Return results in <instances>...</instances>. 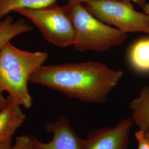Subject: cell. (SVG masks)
I'll return each instance as SVG.
<instances>
[{
    "label": "cell",
    "instance_id": "15",
    "mask_svg": "<svg viewBox=\"0 0 149 149\" xmlns=\"http://www.w3.org/2000/svg\"><path fill=\"white\" fill-rule=\"evenodd\" d=\"M12 144V139L0 141V149H11Z\"/></svg>",
    "mask_w": 149,
    "mask_h": 149
},
{
    "label": "cell",
    "instance_id": "5",
    "mask_svg": "<svg viewBox=\"0 0 149 149\" xmlns=\"http://www.w3.org/2000/svg\"><path fill=\"white\" fill-rule=\"evenodd\" d=\"M85 7L97 19L124 33L144 32L149 34V16L135 10L131 2L97 0L86 2Z\"/></svg>",
    "mask_w": 149,
    "mask_h": 149
},
{
    "label": "cell",
    "instance_id": "19",
    "mask_svg": "<svg viewBox=\"0 0 149 149\" xmlns=\"http://www.w3.org/2000/svg\"><path fill=\"white\" fill-rule=\"evenodd\" d=\"M78 1H79L80 2L82 3V2H90V1H97V0H77ZM123 1H124V0H123Z\"/></svg>",
    "mask_w": 149,
    "mask_h": 149
},
{
    "label": "cell",
    "instance_id": "12",
    "mask_svg": "<svg viewBox=\"0 0 149 149\" xmlns=\"http://www.w3.org/2000/svg\"><path fill=\"white\" fill-rule=\"evenodd\" d=\"M130 62L137 71L149 72V39H143L135 43L129 54Z\"/></svg>",
    "mask_w": 149,
    "mask_h": 149
},
{
    "label": "cell",
    "instance_id": "11",
    "mask_svg": "<svg viewBox=\"0 0 149 149\" xmlns=\"http://www.w3.org/2000/svg\"><path fill=\"white\" fill-rule=\"evenodd\" d=\"M57 0H0V22L12 12L21 9H38L56 4Z\"/></svg>",
    "mask_w": 149,
    "mask_h": 149
},
{
    "label": "cell",
    "instance_id": "16",
    "mask_svg": "<svg viewBox=\"0 0 149 149\" xmlns=\"http://www.w3.org/2000/svg\"><path fill=\"white\" fill-rule=\"evenodd\" d=\"M7 101V97L5 98L3 95V93L0 92V111L5 106Z\"/></svg>",
    "mask_w": 149,
    "mask_h": 149
},
{
    "label": "cell",
    "instance_id": "6",
    "mask_svg": "<svg viewBox=\"0 0 149 149\" xmlns=\"http://www.w3.org/2000/svg\"><path fill=\"white\" fill-rule=\"evenodd\" d=\"M133 122L125 118L113 127L91 131L83 139L84 149H128L129 134Z\"/></svg>",
    "mask_w": 149,
    "mask_h": 149
},
{
    "label": "cell",
    "instance_id": "2",
    "mask_svg": "<svg viewBox=\"0 0 149 149\" xmlns=\"http://www.w3.org/2000/svg\"><path fill=\"white\" fill-rule=\"evenodd\" d=\"M48 58L46 52H29L6 43L0 51V92H6L11 99L25 108L32 106L28 90L30 77Z\"/></svg>",
    "mask_w": 149,
    "mask_h": 149
},
{
    "label": "cell",
    "instance_id": "17",
    "mask_svg": "<svg viewBox=\"0 0 149 149\" xmlns=\"http://www.w3.org/2000/svg\"><path fill=\"white\" fill-rule=\"evenodd\" d=\"M140 7L145 11V13L149 16V3H146L143 5L140 6Z\"/></svg>",
    "mask_w": 149,
    "mask_h": 149
},
{
    "label": "cell",
    "instance_id": "20",
    "mask_svg": "<svg viewBox=\"0 0 149 149\" xmlns=\"http://www.w3.org/2000/svg\"><path fill=\"white\" fill-rule=\"evenodd\" d=\"M146 133V135L147 138H148L149 140V132H148V133Z\"/></svg>",
    "mask_w": 149,
    "mask_h": 149
},
{
    "label": "cell",
    "instance_id": "1",
    "mask_svg": "<svg viewBox=\"0 0 149 149\" xmlns=\"http://www.w3.org/2000/svg\"><path fill=\"white\" fill-rule=\"evenodd\" d=\"M122 71L97 61L43 65L29 82L45 86L81 101L102 103L122 77Z\"/></svg>",
    "mask_w": 149,
    "mask_h": 149
},
{
    "label": "cell",
    "instance_id": "7",
    "mask_svg": "<svg viewBox=\"0 0 149 149\" xmlns=\"http://www.w3.org/2000/svg\"><path fill=\"white\" fill-rule=\"evenodd\" d=\"M44 127L52 134V139L43 143L31 136L34 149H84L83 139L74 132L66 118L61 116L54 122L47 123Z\"/></svg>",
    "mask_w": 149,
    "mask_h": 149
},
{
    "label": "cell",
    "instance_id": "10",
    "mask_svg": "<svg viewBox=\"0 0 149 149\" xmlns=\"http://www.w3.org/2000/svg\"><path fill=\"white\" fill-rule=\"evenodd\" d=\"M32 26L25 21H14L13 17L8 15L0 22V51L6 44L21 34L30 32Z\"/></svg>",
    "mask_w": 149,
    "mask_h": 149
},
{
    "label": "cell",
    "instance_id": "8",
    "mask_svg": "<svg viewBox=\"0 0 149 149\" xmlns=\"http://www.w3.org/2000/svg\"><path fill=\"white\" fill-rule=\"evenodd\" d=\"M21 106L7 97L5 106L0 111V141L12 139L16 131L24 122L26 116Z\"/></svg>",
    "mask_w": 149,
    "mask_h": 149
},
{
    "label": "cell",
    "instance_id": "4",
    "mask_svg": "<svg viewBox=\"0 0 149 149\" xmlns=\"http://www.w3.org/2000/svg\"><path fill=\"white\" fill-rule=\"evenodd\" d=\"M16 12L34 24L49 43L61 48L74 45V27L64 7L55 4L38 9H21Z\"/></svg>",
    "mask_w": 149,
    "mask_h": 149
},
{
    "label": "cell",
    "instance_id": "14",
    "mask_svg": "<svg viewBox=\"0 0 149 149\" xmlns=\"http://www.w3.org/2000/svg\"><path fill=\"white\" fill-rule=\"evenodd\" d=\"M135 137L138 143L137 149H149V140L144 132L138 130L135 133Z\"/></svg>",
    "mask_w": 149,
    "mask_h": 149
},
{
    "label": "cell",
    "instance_id": "9",
    "mask_svg": "<svg viewBox=\"0 0 149 149\" xmlns=\"http://www.w3.org/2000/svg\"><path fill=\"white\" fill-rule=\"evenodd\" d=\"M132 113V120L145 133L149 132V86H144L138 97L133 99L129 104Z\"/></svg>",
    "mask_w": 149,
    "mask_h": 149
},
{
    "label": "cell",
    "instance_id": "13",
    "mask_svg": "<svg viewBox=\"0 0 149 149\" xmlns=\"http://www.w3.org/2000/svg\"><path fill=\"white\" fill-rule=\"evenodd\" d=\"M11 149H35L31 136L20 135L17 136Z\"/></svg>",
    "mask_w": 149,
    "mask_h": 149
},
{
    "label": "cell",
    "instance_id": "3",
    "mask_svg": "<svg viewBox=\"0 0 149 149\" xmlns=\"http://www.w3.org/2000/svg\"><path fill=\"white\" fill-rule=\"evenodd\" d=\"M63 7L74 27L76 50L103 52L127 40V34L97 19L79 1L68 0Z\"/></svg>",
    "mask_w": 149,
    "mask_h": 149
},
{
    "label": "cell",
    "instance_id": "18",
    "mask_svg": "<svg viewBox=\"0 0 149 149\" xmlns=\"http://www.w3.org/2000/svg\"><path fill=\"white\" fill-rule=\"evenodd\" d=\"M126 1H129V2H132L133 1L134 2L139 4L140 6L143 5L144 4H145L146 3V0H124Z\"/></svg>",
    "mask_w": 149,
    "mask_h": 149
}]
</instances>
